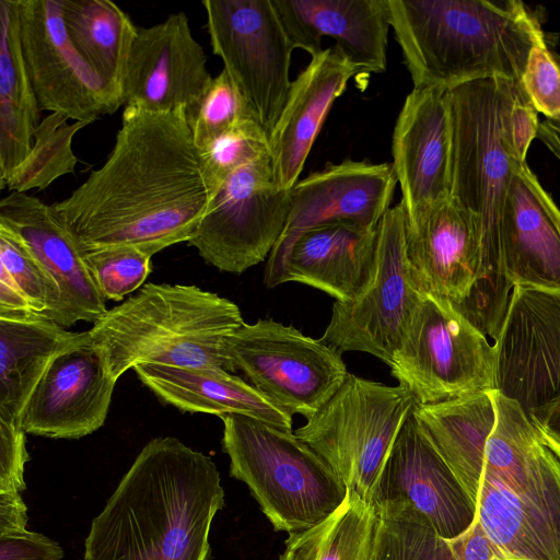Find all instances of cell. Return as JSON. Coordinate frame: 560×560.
<instances>
[{"label":"cell","mask_w":560,"mask_h":560,"mask_svg":"<svg viewBox=\"0 0 560 560\" xmlns=\"http://www.w3.org/2000/svg\"><path fill=\"white\" fill-rule=\"evenodd\" d=\"M0 228L18 237L58 284L63 327L94 324L107 312L84 252L51 205L26 192H10L0 200Z\"/></svg>","instance_id":"cell-21"},{"label":"cell","mask_w":560,"mask_h":560,"mask_svg":"<svg viewBox=\"0 0 560 560\" xmlns=\"http://www.w3.org/2000/svg\"><path fill=\"white\" fill-rule=\"evenodd\" d=\"M89 341L40 314L0 317V419L21 424L25 408L54 360Z\"/></svg>","instance_id":"cell-28"},{"label":"cell","mask_w":560,"mask_h":560,"mask_svg":"<svg viewBox=\"0 0 560 560\" xmlns=\"http://www.w3.org/2000/svg\"><path fill=\"white\" fill-rule=\"evenodd\" d=\"M220 418L230 475L248 487L275 530L310 528L346 499V486L293 431L241 413Z\"/></svg>","instance_id":"cell-7"},{"label":"cell","mask_w":560,"mask_h":560,"mask_svg":"<svg viewBox=\"0 0 560 560\" xmlns=\"http://www.w3.org/2000/svg\"><path fill=\"white\" fill-rule=\"evenodd\" d=\"M152 255L135 246L84 252L90 272L105 300L121 301L138 291L151 272Z\"/></svg>","instance_id":"cell-37"},{"label":"cell","mask_w":560,"mask_h":560,"mask_svg":"<svg viewBox=\"0 0 560 560\" xmlns=\"http://www.w3.org/2000/svg\"><path fill=\"white\" fill-rule=\"evenodd\" d=\"M199 152L214 192L236 170L271 155L269 135L256 118L231 127L200 148Z\"/></svg>","instance_id":"cell-36"},{"label":"cell","mask_w":560,"mask_h":560,"mask_svg":"<svg viewBox=\"0 0 560 560\" xmlns=\"http://www.w3.org/2000/svg\"><path fill=\"white\" fill-rule=\"evenodd\" d=\"M413 88L450 90L477 79L521 82L530 50L546 42L518 0H388Z\"/></svg>","instance_id":"cell-4"},{"label":"cell","mask_w":560,"mask_h":560,"mask_svg":"<svg viewBox=\"0 0 560 560\" xmlns=\"http://www.w3.org/2000/svg\"><path fill=\"white\" fill-rule=\"evenodd\" d=\"M415 402L401 384L388 386L348 373L294 434L325 460L347 490L372 504L385 462Z\"/></svg>","instance_id":"cell-8"},{"label":"cell","mask_w":560,"mask_h":560,"mask_svg":"<svg viewBox=\"0 0 560 560\" xmlns=\"http://www.w3.org/2000/svg\"><path fill=\"white\" fill-rule=\"evenodd\" d=\"M442 89H418L406 96L393 137V168L406 221L451 195V117Z\"/></svg>","instance_id":"cell-19"},{"label":"cell","mask_w":560,"mask_h":560,"mask_svg":"<svg viewBox=\"0 0 560 560\" xmlns=\"http://www.w3.org/2000/svg\"><path fill=\"white\" fill-rule=\"evenodd\" d=\"M397 178L390 163L346 159L327 163L290 188L287 225L272 248L265 284L279 285L288 254L303 232L326 224L347 223L375 230L390 209Z\"/></svg>","instance_id":"cell-15"},{"label":"cell","mask_w":560,"mask_h":560,"mask_svg":"<svg viewBox=\"0 0 560 560\" xmlns=\"http://www.w3.org/2000/svg\"><path fill=\"white\" fill-rule=\"evenodd\" d=\"M30 456L21 424L0 419V492L26 489L24 467Z\"/></svg>","instance_id":"cell-39"},{"label":"cell","mask_w":560,"mask_h":560,"mask_svg":"<svg viewBox=\"0 0 560 560\" xmlns=\"http://www.w3.org/2000/svg\"><path fill=\"white\" fill-rule=\"evenodd\" d=\"M406 254L419 290L458 307L469 296L478 273V228L450 198L406 221Z\"/></svg>","instance_id":"cell-24"},{"label":"cell","mask_w":560,"mask_h":560,"mask_svg":"<svg viewBox=\"0 0 560 560\" xmlns=\"http://www.w3.org/2000/svg\"><path fill=\"white\" fill-rule=\"evenodd\" d=\"M16 5L22 55L40 110L91 124L124 105L120 88L71 43L60 0H16Z\"/></svg>","instance_id":"cell-14"},{"label":"cell","mask_w":560,"mask_h":560,"mask_svg":"<svg viewBox=\"0 0 560 560\" xmlns=\"http://www.w3.org/2000/svg\"><path fill=\"white\" fill-rule=\"evenodd\" d=\"M538 128V113L523 93L511 110L509 122L512 154L518 163H526L528 149L537 137Z\"/></svg>","instance_id":"cell-41"},{"label":"cell","mask_w":560,"mask_h":560,"mask_svg":"<svg viewBox=\"0 0 560 560\" xmlns=\"http://www.w3.org/2000/svg\"><path fill=\"white\" fill-rule=\"evenodd\" d=\"M133 370L161 401L183 412H203L219 418L241 413L292 431L291 416L253 385L225 370L164 364H140Z\"/></svg>","instance_id":"cell-27"},{"label":"cell","mask_w":560,"mask_h":560,"mask_svg":"<svg viewBox=\"0 0 560 560\" xmlns=\"http://www.w3.org/2000/svg\"><path fill=\"white\" fill-rule=\"evenodd\" d=\"M225 505L212 458L172 436L144 445L84 541V560H210Z\"/></svg>","instance_id":"cell-3"},{"label":"cell","mask_w":560,"mask_h":560,"mask_svg":"<svg viewBox=\"0 0 560 560\" xmlns=\"http://www.w3.org/2000/svg\"><path fill=\"white\" fill-rule=\"evenodd\" d=\"M387 501L409 503L445 539L465 533L476 516L469 497L420 429L412 410L385 462L372 504Z\"/></svg>","instance_id":"cell-18"},{"label":"cell","mask_w":560,"mask_h":560,"mask_svg":"<svg viewBox=\"0 0 560 560\" xmlns=\"http://www.w3.org/2000/svg\"><path fill=\"white\" fill-rule=\"evenodd\" d=\"M521 84L537 113L544 114L547 119L560 118V63L549 50L547 42L530 50Z\"/></svg>","instance_id":"cell-38"},{"label":"cell","mask_w":560,"mask_h":560,"mask_svg":"<svg viewBox=\"0 0 560 560\" xmlns=\"http://www.w3.org/2000/svg\"><path fill=\"white\" fill-rule=\"evenodd\" d=\"M0 267L12 276L37 314L62 326V300L58 284L27 247L1 228Z\"/></svg>","instance_id":"cell-35"},{"label":"cell","mask_w":560,"mask_h":560,"mask_svg":"<svg viewBox=\"0 0 560 560\" xmlns=\"http://www.w3.org/2000/svg\"><path fill=\"white\" fill-rule=\"evenodd\" d=\"M67 34L85 61L120 88L138 27L109 0H60ZM121 90V89H120Z\"/></svg>","instance_id":"cell-30"},{"label":"cell","mask_w":560,"mask_h":560,"mask_svg":"<svg viewBox=\"0 0 560 560\" xmlns=\"http://www.w3.org/2000/svg\"><path fill=\"white\" fill-rule=\"evenodd\" d=\"M505 560H509V559H505Z\"/></svg>","instance_id":"cell-46"},{"label":"cell","mask_w":560,"mask_h":560,"mask_svg":"<svg viewBox=\"0 0 560 560\" xmlns=\"http://www.w3.org/2000/svg\"><path fill=\"white\" fill-rule=\"evenodd\" d=\"M376 527L374 505L348 490L325 520L289 534L279 560H372Z\"/></svg>","instance_id":"cell-31"},{"label":"cell","mask_w":560,"mask_h":560,"mask_svg":"<svg viewBox=\"0 0 560 560\" xmlns=\"http://www.w3.org/2000/svg\"><path fill=\"white\" fill-rule=\"evenodd\" d=\"M235 372L289 416H313L348 375L341 353L271 318L243 323L223 342Z\"/></svg>","instance_id":"cell-10"},{"label":"cell","mask_w":560,"mask_h":560,"mask_svg":"<svg viewBox=\"0 0 560 560\" xmlns=\"http://www.w3.org/2000/svg\"><path fill=\"white\" fill-rule=\"evenodd\" d=\"M213 195L185 110L125 107L105 163L51 207L83 252L135 246L153 256L189 241Z\"/></svg>","instance_id":"cell-1"},{"label":"cell","mask_w":560,"mask_h":560,"mask_svg":"<svg viewBox=\"0 0 560 560\" xmlns=\"http://www.w3.org/2000/svg\"><path fill=\"white\" fill-rule=\"evenodd\" d=\"M494 341L493 390L526 417L560 398V292L515 285Z\"/></svg>","instance_id":"cell-16"},{"label":"cell","mask_w":560,"mask_h":560,"mask_svg":"<svg viewBox=\"0 0 560 560\" xmlns=\"http://www.w3.org/2000/svg\"><path fill=\"white\" fill-rule=\"evenodd\" d=\"M244 323L238 306L192 284L147 283L88 330L108 373L118 380L140 364L235 372L224 339Z\"/></svg>","instance_id":"cell-6"},{"label":"cell","mask_w":560,"mask_h":560,"mask_svg":"<svg viewBox=\"0 0 560 560\" xmlns=\"http://www.w3.org/2000/svg\"><path fill=\"white\" fill-rule=\"evenodd\" d=\"M294 49L319 54L336 40L358 73H383L390 27L388 0H272Z\"/></svg>","instance_id":"cell-23"},{"label":"cell","mask_w":560,"mask_h":560,"mask_svg":"<svg viewBox=\"0 0 560 560\" xmlns=\"http://www.w3.org/2000/svg\"><path fill=\"white\" fill-rule=\"evenodd\" d=\"M27 506L21 492H0V535H12L27 530Z\"/></svg>","instance_id":"cell-43"},{"label":"cell","mask_w":560,"mask_h":560,"mask_svg":"<svg viewBox=\"0 0 560 560\" xmlns=\"http://www.w3.org/2000/svg\"><path fill=\"white\" fill-rule=\"evenodd\" d=\"M62 548L47 536L25 530L0 535V560H61Z\"/></svg>","instance_id":"cell-40"},{"label":"cell","mask_w":560,"mask_h":560,"mask_svg":"<svg viewBox=\"0 0 560 560\" xmlns=\"http://www.w3.org/2000/svg\"><path fill=\"white\" fill-rule=\"evenodd\" d=\"M207 30L219 56L270 136L288 101L294 49L272 0H205Z\"/></svg>","instance_id":"cell-12"},{"label":"cell","mask_w":560,"mask_h":560,"mask_svg":"<svg viewBox=\"0 0 560 560\" xmlns=\"http://www.w3.org/2000/svg\"><path fill=\"white\" fill-rule=\"evenodd\" d=\"M422 292L406 254L401 201L376 229L375 261L366 287L347 302H335L320 340L336 349L372 354L390 366Z\"/></svg>","instance_id":"cell-11"},{"label":"cell","mask_w":560,"mask_h":560,"mask_svg":"<svg viewBox=\"0 0 560 560\" xmlns=\"http://www.w3.org/2000/svg\"><path fill=\"white\" fill-rule=\"evenodd\" d=\"M290 208V189L277 184L271 155L262 156L219 186L187 243L207 264L243 273L270 255Z\"/></svg>","instance_id":"cell-13"},{"label":"cell","mask_w":560,"mask_h":560,"mask_svg":"<svg viewBox=\"0 0 560 560\" xmlns=\"http://www.w3.org/2000/svg\"><path fill=\"white\" fill-rule=\"evenodd\" d=\"M212 75L184 12L138 27L120 85L125 107L174 113L191 106Z\"/></svg>","instance_id":"cell-17"},{"label":"cell","mask_w":560,"mask_h":560,"mask_svg":"<svg viewBox=\"0 0 560 560\" xmlns=\"http://www.w3.org/2000/svg\"><path fill=\"white\" fill-rule=\"evenodd\" d=\"M423 432L509 560H560V460L497 390L435 406Z\"/></svg>","instance_id":"cell-2"},{"label":"cell","mask_w":560,"mask_h":560,"mask_svg":"<svg viewBox=\"0 0 560 560\" xmlns=\"http://www.w3.org/2000/svg\"><path fill=\"white\" fill-rule=\"evenodd\" d=\"M358 69L337 46L323 49L292 81L281 116L269 136L277 184L292 188L334 104Z\"/></svg>","instance_id":"cell-25"},{"label":"cell","mask_w":560,"mask_h":560,"mask_svg":"<svg viewBox=\"0 0 560 560\" xmlns=\"http://www.w3.org/2000/svg\"><path fill=\"white\" fill-rule=\"evenodd\" d=\"M185 116L198 149L231 127L247 119H257L224 69L212 79L203 94L186 109Z\"/></svg>","instance_id":"cell-34"},{"label":"cell","mask_w":560,"mask_h":560,"mask_svg":"<svg viewBox=\"0 0 560 560\" xmlns=\"http://www.w3.org/2000/svg\"><path fill=\"white\" fill-rule=\"evenodd\" d=\"M35 313L12 276L0 267V317Z\"/></svg>","instance_id":"cell-44"},{"label":"cell","mask_w":560,"mask_h":560,"mask_svg":"<svg viewBox=\"0 0 560 560\" xmlns=\"http://www.w3.org/2000/svg\"><path fill=\"white\" fill-rule=\"evenodd\" d=\"M68 120L61 114L51 113L38 124L31 151L0 180L1 189L7 187L11 192L44 189L57 178L74 174L78 158L72 150L73 137L89 122L69 124Z\"/></svg>","instance_id":"cell-32"},{"label":"cell","mask_w":560,"mask_h":560,"mask_svg":"<svg viewBox=\"0 0 560 560\" xmlns=\"http://www.w3.org/2000/svg\"><path fill=\"white\" fill-rule=\"evenodd\" d=\"M506 278L560 292V209L527 163L514 162L501 221Z\"/></svg>","instance_id":"cell-22"},{"label":"cell","mask_w":560,"mask_h":560,"mask_svg":"<svg viewBox=\"0 0 560 560\" xmlns=\"http://www.w3.org/2000/svg\"><path fill=\"white\" fill-rule=\"evenodd\" d=\"M376 229L332 223L303 232L290 248L282 282L313 287L336 302L353 299L373 272Z\"/></svg>","instance_id":"cell-26"},{"label":"cell","mask_w":560,"mask_h":560,"mask_svg":"<svg viewBox=\"0 0 560 560\" xmlns=\"http://www.w3.org/2000/svg\"><path fill=\"white\" fill-rule=\"evenodd\" d=\"M117 380L90 341L58 355L37 384L22 418L26 434L80 439L105 422Z\"/></svg>","instance_id":"cell-20"},{"label":"cell","mask_w":560,"mask_h":560,"mask_svg":"<svg viewBox=\"0 0 560 560\" xmlns=\"http://www.w3.org/2000/svg\"><path fill=\"white\" fill-rule=\"evenodd\" d=\"M537 137L560 160V118L539 122Z\"/></svg>","instance_id":"cell-45"},{"label":"cell","mask_w":560,"mask_h":560,"mask_svg":"<svg viewBox=\"0 0 560 560\" xmlns=\"http://www.w3.org/2000/svg\"><path fill=\"white\" fill-rule=\"evenodd\" d=\"M377 527L372 560H457L450 539L404 501L374 504Z\"/></svg>","instance_id":"cell-33"},{"label":"cell","mask_w":560,"mask_h":560,"mask_svg":"<svg viewBox=\"0 0 560 560\" xmlns=\"http://www.w3.org/2000/svg\"><path fill=\"white\" fill-rule=\"evenodd\" d=\"M523 93L521 82L501 77L465 82L446 93L452 131L450 198L478 228L480 258L471 293L487 305L505 302L513 289L503 265L501 221L516 161L510 115Z\"/></svg>","instance_id":"cell-5"},{"label":"cell","mask_w":560,"mask_h":560,"mask_svg":"<svg viewBox=\"0 0 560 560\" xmlns=\"http://www.w3.org/2000/svg\"><path fill=\"white\" fill-rule=\"evenodd\" d=\"M389 368L418 404L494 389L486 336L450 301L423 292Z\"/></svg>","instance_id":"cell-9"},{"label":"cell","mask_w":560,"mask_h":560,"mask_svg":"<svg viewBox=\"0 0 560 560\" xmlns=\"http://www.w3.org/2000/svg\"><path fill=\"white\" fill-rule=\"evenodd\" d=\"M527 418L542 444L560 460V398L533 410Z\"/></svg>","instance_id":"cell-42"},{"label":"cell","mask_w":560,"mask_h":560,"mask_svg":"<svg viewBox=\"0 0 560 560\" xmlns=\"http://www.w3.org/2000/svg\"><path fill=\"white\" fill-rule=\"evenodd\" d=\"M0 180L28 154L40 108L24 63L16 0H0Z\"/></svg>","instance_id":"cell-29"}]
</instances>
